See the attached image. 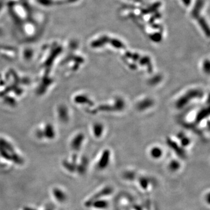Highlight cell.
<instances>
[{
	"label": "cell",
	"instance_id": "1",
	"mask_svg": "<svg viewBox=\"0 0 210 210\" xmlns=\"http://www.w3.org/2000/svg\"><path fill=\"white\" fill-rule=\"evenodd\" d=\"M92 206L96 210H107L110 207V203L105 198H97L94 201Z\"/></svg>",
	"mask_w": 210,
	"mask_h": 210
},
{
	"label": "cell",
	"instance_id": "2",
	"mask_svg": "<svg viewBox=\"0 0 210 210\" xmlns=\"http://www.w3.org/2000/svg\"><path fill=\"white\" fill-rule=\"evenodd\" d=\"M110 162V152L107 151H105L102 154L100 161L98 164L99 169L100 170H104L106 167L109 165Z\"/></svg>",
	"mask_w": 210,
	"mask_h": 210
},
{
	"label": "cell",
	"instance_id": "3",
	"mask_svg": "<svg viewBox=\"0 0 210 210\" xmlns=\"http://www.w3.org/2000/svg\"><path fill=\"white\" fill-rule=\"evenodd\" d=\"M162 150L159 147H153L150 151V155L153 159H159L162 157Z\"/></svg>",
	"mask_w": 210,
	"mask_h": 210
},
{
	"label": "cell",
	"instance_id": "4",
	"mask_svg": "<svg viewBox=\"0 0 210 210\" xmlns=\"http://www.w3.org/2000/svg\"><path fill=\"white\" fill-rule=\"evenodd\" d=\"M168 168L171 172H178L181 168V164L176 160H172L169 163Z\"/></svg>",
	"mask_w": 210,
	"mask_h": 210
},
{
	"label": "cell",
	"instance_id": "5",
	"mask_svg": "<svg viewBox=\"0 0 210 210\" xmlns=\"http://www.w3.org/2000/svg\"><path fill=\"white\" fill-rule=\"evenodd\" d=\"M95 134L96 137H99L101 136V134L102 133V130L103 131V126L100 124H96L95 125Z\"/></svg>",
	"mask_w": 210,
	"mask_h": 210
},
{
	"label": "cell",
	"instance_id": "6",
	"mask_svg": "<svg viewBox=\"0 0 210 210\" xmlns=\"http://www.w3.org/2000/svg\"><path fill=\"white\" fill-rule=\"evenodd\" d=\"M203 200L205 202V203L208 205H210V191H209V190H208L205 193V194L204 196V199Z\"/></svg>",
	"mask_w": 210,
	"mask_h": 210
}]
</instances>
